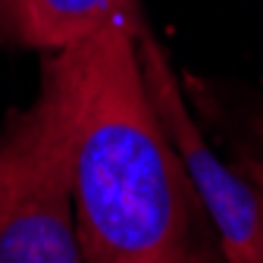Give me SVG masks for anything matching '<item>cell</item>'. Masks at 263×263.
<instances>
[{"label":"cell","instance_id":"3","mask_svg":"<svg viewBox=\"0 0 263 263\" xmlns=\"http://www.w3.org/2000/svg\"><path fill=\"white\" fill-rule=\"evenodd\" d=\"M138 57L144 82L151 91L154 110L170 135L182 166L191 179L194 197L204 204L207 219L216 229V245L226 263H263V188L251 179H241L232 166L216 157L207 138L197 128L173 66L151 31L138 38Z\"/></svg>","mask_w":263,"mask_h":263},{"label":"cell","instance_id":"4","mask_svg":"<svg viewBox=\"0 0 263 263\" xmlns=\"http://www.w3.org/2000/svg\"><path fill=\"white\" fill-rule=\"evenodd\" d=\"M107 25L144 35L141 0H0V44L57 53Z\"/></svg>","mask_w":263,"mask_h":263},{"label":"cell","instance_id":"2","mask_svg":"<svg viewBox=\"0 0 263 263\" xmlns=\"http://www.w3.org/2000/svg\"><path fill=\"white\" fill-rule=\"evenodd\" d=\"M79 69L57 50L41 94L0 141V263H85L76 232Z\"/></svg>","mask_w":263,"mask_h":263},{"label":"cell","instance_id":"5","mask_svg":"<svg viewBox=\"0 0 263 263\" xmlns=\"http://www.w3.org/2000/svg\"><path fill=\"white\" fill-rule=\"evenodd\" d=\"M185 263H226V260H222L219 245H213L210 238L194 235V241H191V251H188V260H185Z\"/></svg>","mask_w":263,"mask_h":263},{"label":"cell","instance_id":"6","mask_svg":"<svg viewBox=\"0 0 263 263\" xmlns=\"http://www.w3.org/2000/svg\"><path fill=\"white\" fill-rule=\"evenodd\" d=\"M248 176L263 188V163H251V166H248Z\"/></svg>","mask_w":263,"mask_h":263},{"label":"cell","instance_id":"1","mask_svg":"<svg viewBox=\"0 0 263 263\" xmlns=\"http://www.w3.org/2000/svg\"><path fill=\"white\" fill-rule=\"evenodd\" d=\"M138 38L107 25L72 44L79 69L76 232L85 263H185L191 179L163 132Z\"/></svg>","mask_w":263,"mask_h":263}]
</instances>
